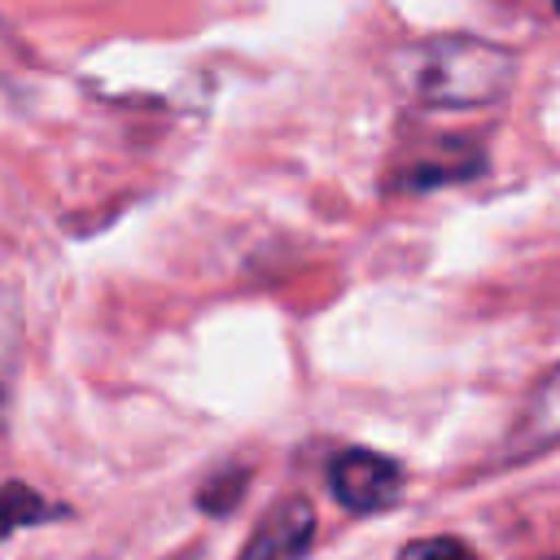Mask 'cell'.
I'll use <instances>...</instances> for the list:
<instances>
[{"instance_id": "cell-1", "label": "cell", "mask_w": 560, "mask_h": 560, "mask_svg": "<svg viewBox=\"0 0 560 560\" xmlns=\"http://www.w3.org/2000/svg\"><path fill=\"white\" fill-rule=\"evenodd\" d=\"M512 52L472 35H433L394 57V79L429 109L490 105L512 83Z\"/></svg>"}, {"instance_id": "cell-2", "label": "cell", "mask_w": 560, "mask_h": 560, "mask_svg": "<svg viewBox=\"0 0 560 560\" xmlns=\"http://www.w3.org/2000/svg\"><path fill=\"white\" fill-rule=\"evenodd\" d=\"M328 486L341 508L350 512H376L389 508L402 490V468L376 451H341L328 464Z\"/></svg>"}, {"instance_id": "cell-3", "label": "cell", "mask_w": 560, "mask_h": 560, "mask_svg": "<svg viewBox=\"0 0 560 560\" xmlns=\"http://www.w3.org/2000/svg\"><path fill=\"white\" fill-rule=\"evenodd\" d=\"M311 542H315V512L302 494H293L262 516V525L245 542L241 560H302L311 551Z\"/></svg>"}, {"instance_id": "cell-4", "label": "cell", "mask_w": 560, "mask_h": 560, "mask_svg": "<svg viewBox=\"0 0 560 560\" xmlns=\"http://www.w3.org/2000/svg\"><path fill=\"white\" fill-rule=\"evenodd\" d=\"M48 516H57V508L48 499H39L31 486H22V481H4L0 486V538H9L22 525H39Z\"/></svg>"}, {"instance_id": "cell-5", "label": "cell", "mask_w": 560, "mask_h": 560, "mask_svg": "<svg viewBox=\"0 0 560 560\" xmlns=\"http://www.w3.org/2000/svg\"><path fill=\"white\" fill-rule=\"evenodd\" d=\"M398 560H477V551H472L464 538L433 534V538H416V542H407Z\"/></svg>"}, {"instance_id": "cell-6", "label": "cell", "mask_w": 560, "mask_h": 560, "mask_svg": "<svg viewBox=\"0 0 560 560\" xmlns=\"http://www.w3.org/2000/svg\"><path fill=\"white\" fill-rule=\"evenodd\" d=\"M529 429H538V442L560 438V376H551L547 389L538 394V407L529 411Z\"/></svg>"}, {"instance_id": "cell-7", "label": "cell", "mask_w": 560, "mask_h": 560, "mask_svg": "<svg viewBox=\"0 0 560 560\" xmlns=\"http://www.w3.org/2000/svg\"><path fill=\"white\" fill-rule=\"evenodd\" d=\"M551 4H556V13H560V0H551Z\"/></svg>"}]
</instances>
